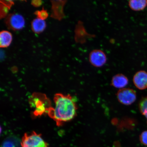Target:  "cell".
I'll use <instances>...</instances> for the list:
<instances>
[{
	"instance_id": "13",
	"label": "cell",
	"mask_w": 147,
	"mask_h": 147,
	"mask_svg": "<svg viewBox=\"0 0 147 147\" xmlns=\"http://www.w3.org/2000/svg\"><path fill=\"white\" fill-rule=\"evenodd\" d=\"M1 147H21V141L16 137H9L3 141Z\"/></svg>"
},
{
	"instance_id": "12",
	"label": "cell",
	"mask_w": 147,
	"mask_h": 147,
	"mask_svg": "<svg viewBox=\"0 0 147 147\" xmlns=\"http://www.w3.org/2000/svg\"><path fill=\"white\" fill-rule=\"evenodd\" d=\"M129 8L134 11H138L144 10L147 5L146 0H131L128 1Z\"/></svg>"
},
{
	"instance_id": "9",
	"label": "cell",
	"mask_w": 147,
	"mask_h": 147,
	"mask_svg": "<svg viewBox=\"0 0 147 147\" xmlns=\"http://www.w3.org/2000/svg\"><path fill=\"white\" fill-rule=\"evenodd\" d=\"M128 83V80L127 78L122 74L115 75L112 79V85L114 87L121 89L125 87Z\"/></svg>"
},
{
	"instance_id": "6",
	"label": "cell",
	"mask_w": 147,
	"mask_h": 147,
	"mask_svg": "<svg viewBox=\"0 0 147 147\" xmlns=\"http://www.w3.org/2000/svg\"><path fill=\"white\" fill-rule=\"evenodd\" d=\"M90 63L93 67H100L107 61V57L105 53L102 50L95 49L91 51L89 55Z\"/></svg>"
},
{
	"instance_id": "16",
	"label": "cell",
	"mask_w": 147,
	"mask_h": 147,
	"mask_svg": "<svg viewBox=\"0 0 147 147\" xmlns=\"http://www.w3.org/2000/svg\"><path fill=\"white\" fill-rule=\"evenodd\" d=\"M35 14L38 16V18L43 20L46 19L49 16L47 11L44 9L41 11H36Z\"/></svg>"
},
{
	"instance_id": "14",
	"label": "cell",
	"mask_w": 147,
	"mask_h": 147,
	"mask_svg": "<svg viewBox=\"0 0 147 147\" xmlns=\"http://www.w3.org/2000/svg\"><path fill=\"white\" fill-rule=\"evenodd\" d=\"M2 4L1 5V18L5 17L8 12L9 9L10 8L13 3L11 1H3Z\"/></svg>"
},
{
	"instance_id": "1",
	"label": "cell",
	"mask_w": 147,
	"mask_h": 147,
	"mask_svg": "<svg viewBox=\"0 0 147 147\" xmlns=\"http://www.w3.org/2000/svg\"><path fill=\"white\" fill-rule=\"evenodd\" d=\"M54 102L55 107H51L47 113L56 122L57 126H61L76 117L78 108L70 95L57 93L55 95Z\"/></svg>"
},
{
	"instance_id": "4",
	"label": "cell",
	"mask_w": 147,
	"mask_h": 147,
	"mask_svg": "<svg viewBox=\"0 0 147 147\" xmlns=\"http://www.w3.org/2000/svg\"><path fill=\"white\" fill-rule=\"evenodd\" d=\"M117 98L119 102L126 105L133 104L137 98L136 92L129 88H123L117 92Z\"/></svg>"
},
{
	"instance_id": "8",
	"label": "cell",
	"mask_w": 147,
	"mask_h": 147,
	"mask_svg": "<svg viewBox=\"0 0 147 147\" xmlns=\"http://www.w3.org/2000/svg\"><path fill=\"white\" fill-rule=\"evenodd\" d=\"M52 16L56 19L60 20L64 16L63 8L65 1H52Z\"/></svg>"
},
{
	"instance_id": "18",
	"label": "cell",
	"mask_w": 147,
	"mask_h": 147,
	"mask_svg": "<svg viewBox=\"0 0 147 147\" xmlns=\"http://www.w3.org/2000/svg\"><path fill=\"white\" fill-rule=\"evenodd\" d=\"M41 1H33L32 2V4L34 6L38 7L41 4Z\"/></svg>"
},
{
	"instance_id": "7",
	"label": "cell",
	"mask_w": 147,
	"mask_h": 147,
	"mask_svg": "<svg viewBox=\"0 0 147 147\" xmlns=\"http://www.w3.org/2000/svg\"><path fill=\"white\" fill-rule=\"evenodd\" d=\"M133 82L138 89L141 90L147 88V72L144 71H137L134 75Z\"/></svg>"
},
{
	"instance_id": "5",
	"label": "cell",
	"mask_w": 147,
	"mask_h": 147,
	"mask_svg": "<svg viewBox=\"0 0 147 147\" xmlns=\"http://www.w3.org/2000/svg\"><path fill=\"white\" fill-rule=\"evenodd\" d=\"M5 22L8 28L13 30H21L25 25L24 18L21 14L18 13L9 14Z\"/></svg>"
},
{
	"instance_id": "19",
	"label": "cell",
	"mask_w": 147,
	"mask_h": 147,
	"mask_svg": "<svg viewBox=\"0 0 147 147\" xmlns=\"http://www.w3.org/2000/svg\"></svg>"
},
{
	"instance_id": "2",
	"label": "cell",
	"mask_w": 147,
	"mask_h": 147,
	"mask_svg": "<svg viewBox=\"0 0 147 147\" xmlns=\"http://www.w3.org/2000/svg\"><path fill=\"white\" fill-rule=\"evenodd\" d=\"M30 104L34 108V114L36 116L41 115L44 113H48L51 107L50 101L45 95L40 93L33 95L30 100Z\"/></svg>"
},
{
	"instance_id": "17",
	"label": "cell",
	"mask_w": 147,
	"mask_h": 147,
	"mask_svg": "<svg viewBox=\"0 0 147 147\" xmlns=\"http://www.w3.org/2000/svg\"><path fill=\"white\" fill-rule=\"evenodd\" d=\"M140 140L142 144L147 146V130L141 134L140 136Z\"/></svg>"
},
{
	"instance_id": "3",
	"label": "cell",
	"mask_w": 147,
	"mask_h": 147,
	"mask_svg": "<svg viewBox=\"0 0 147 147\" xmlns=\"http://www.w3.org/2000/svg\"><path fill=\"white\" fill-rule=\"evenodd\" d=\"M21 147H48V144L44 140L41 134L32 131L25 133L22 138Z\"/></svg>"
},
{
	"instance_id": "10",
	"label": "cell",
	"mask_w": 147,
	"mask_h": 147,
	"mask_svg": "<svg viewBox=\"0 0 147 147\" xmlns=\"http://www.w3.org/2000/svg\"><path fill=\"white\" fill-rule=\"evenodd\" d=\"M12 40V35L8 31L3 30L0 33V47L1 48L8 47Z\"/></svg>"
},
{
	"instance_id": "11",
	"label": "cell",
	"mask_w": 147,
	"mask_h": 147,
	"mask_svg": "<svg viewBox=\"0 0 147 147\" xmlns=\"http://www.w3.org/2000/svg\"><path fill=\"white\" fill-rule=\"evenodd\" d=\"M47 25L44 20L37 18L34 19L32 23V30L36 34H40L45 30Z\"/></svg>"
},
{
	"instance_id": "15",
	"label": "cell",
	"mask_w": 147,
	"mask_h": 147,
	"mask_svg": "<svg viewBox=\"0 0 147 147\" xmlns=\"http://www.w3.org/2000/svg\"><path fill=\"white\" fill-rule=\"evenodd\" d=\"M139 108L141 114L146 117L147 123V97L143 98L140 102Z\"/></svg>"
}]
</instances>
